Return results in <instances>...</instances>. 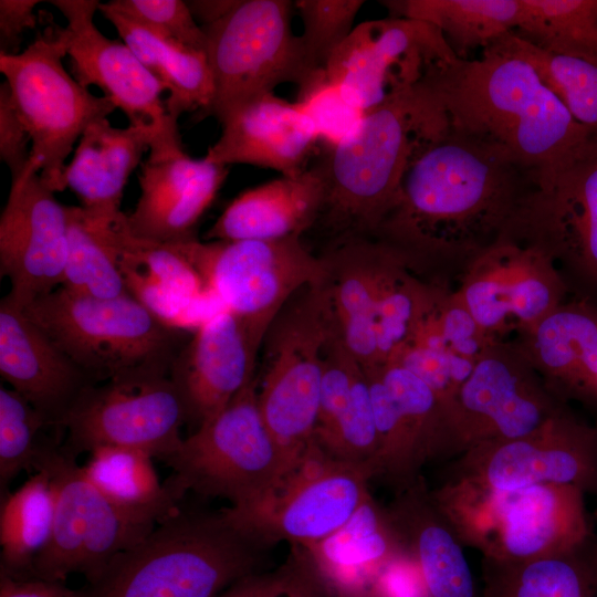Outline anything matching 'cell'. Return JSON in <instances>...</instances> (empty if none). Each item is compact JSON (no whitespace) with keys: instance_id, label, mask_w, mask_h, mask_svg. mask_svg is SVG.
I'll list each match as a JSON object with an SVG mask.
<instances>
[{"instance_id":"cell-1","label":"cell","mask_w":597,"mask_h":597,"mask_svg":"<svg viewBox=\"0 0 597 597\" xmlns=\"http://www.w3.org/2000/svg\"><path fill=\"white\" fill-rule=\"evenodd\" d=\"M533 185L503 150L451 127L412 160L371 238L401 252L412 270L463 272L503 238Z\"/></svg>"},{"instance_id":"cell-2","label":"cell","mask_w":597,"mask_h":597,"mask_svg":"<svg viewBox=\"0 0 597 597\" xmlns=\"http://www.w3.org/2000/svg\"><path fill=\"white\" fill-rule=\"evenodd\" d=\"M451 127L503 150L533 182L594 134L577 123L526 61L491 44L430 76Z\"/></svg>"},{"instance_id":"cell-3","label":"cell","mask_w":597,"mask_h":597,"mask_svg":"<svg viewBox=\"0 0 597 597\" xmlns=\"http://www.w3.org/2000/svg\"><path fill=\"white\" fill-rule=\"evenodd\" d=\"M450 129L430 76L365 112L355 130L315 161L325 195L312 229L324 231L328 245L371 238L394 207L412 160Z\"/></svg>"},{"instance_id":"cell-4","label":"cell","mask_w":597,"mask_h":597,"mask_svg":"<svg viewBox=\"0 0 597 597\" xmlns=\"http://www.w3.org/2000/svg\"><path fill=\"white\" fill-rule=\"evenodd\" d=\"M276 544L230 507L179 510L115 556L82 591L84 597H218L264 572Z\"/></svg>"},{"instance_id":"cell-5","label":"cell","mask_w":597,"mask_h":597,"mask_svg":"<svg viewBox=\"0 0 597 597\" xmlns=\"http://www.w3.org/2000/svg\"><path fill=\"white\" fill-rule=\"evenodd\" d=\"M431 494L464 546L498 561H525L586 546L585 493L573 485L536 484L500 491L444 479Z\"/></svg>"},{"instance_id":"cell-6","label":"cell","mask_w":597,"mask_h":597,"mask_svg":"<svg viewBox=\"0 0 597 597\" xmlns=\"http://www.w3.org/2000/svg\"><path fill=\"white\" fill-rule=\"evenodd\" d=\"M258 385L255 376L164 461L174 471L165 485L177 501L192 491L226 499L247 516L270 506L293 468L263 421Z\"/></svg>"},{"instance_id":"cell-7","label":"cell","mask_w":597,"mask_h":597,"mask_svg":"<svg viewBox=\"0 0 597 597\" xmlns=\"http://www.w3.org/2000/svg\"><path fill=\"white\" fill-rule=\"evenodd\" d=\"M25 314L94 384L138 371L170 373L187 342L132 295L96 298L59 287Z\"/></svg>"},{"instance_id":"cell-8","label":"cell","mask_w":597,"mask_h":597,"mask_svg":"<svg viewBox=\"0 0 597 597\" xmlns=\"http://www.w3.org/2000/svg\"><path fill=\"white\" fill-rule=\"evenodd\" d=\"M338 332L328 280L297 291L264 337L258 391L263 421L294 469L314 438L324 352Z\"/></svg>"},{"instance_id":"cell-9","label":"cell","mask_w":597,"mask_h":597,"mask_svg":"<svg viewBox=\"0 0 597 597\" xmlns=\"http://www.w3.org/2000/svg\"><path fill=\"white\" fill-rule=\"evenodd\" d=\"M65 50L50 21L18 54H0V71L30 137V160L52 191H63L66 158L86 127L116 106L93 95L63 66Z\"/></svg>"},{"instance_id":"cell-10","label":"cell","mask_w":597,"mask_h":597,"mask_svg":"<svg viewBox=\"0 0 597 597\" xmlns=\"http://www.w3.org/2000/svg\"><path fill=\"white\" fill-rule=\"evenodd\" d=\"M40 470L50 476L54 489V519L50 540L28 577L64 583L78 573L90 583L157 525L113 504L56 440L42 441L34 462V472Z\"/></svg>"},{"instance_id":"cell-11","label":"cell","mask_w":597,"mask_h":597,"mask_svg":"<svg viewBox=\"0 0 597 597\" xmlns=\"http://www.w3.org/2000/svg\"><path fill=\"white\" fill-rule=\"evenodd\" d=\"M293 9L287 0H239L226 17L202 28L214 83L202 117L219 119L283 83L301 88L318 72L310 70L301 38L293 33Z\"/></svg>"},{"instance_id":"cell-12","label":"cell","mask_w":597,"mask_h":597,"mask_svg":"<svg viewBox=\"0 0 597 597\" xmlns=\"http://www.w3.org/2000/svg\"><path fill=\"white\" fill-rule=\"evenodd\" d=\"M169 245L193 266L224 308L262 337L297 291L328 280L324 258L312 253L298 234L276 240L195 238Z\"/></svg>"},{"instance_id":"cell-13","label":"cell","mask_w":597,"mask_h":597,"mask_svg":"<svg viewBox=\"0 0 597 597\" xmlns=\"http://www.w3.org/2000/svg\"><path fill=\"white\" fill-rule=\"evenodd\" d=\"M188 422L169 374L138 371L87 387L61 425V448L77 457L104 446L134 448L165 461Z\"/></svg>"},{"instance_id":"cell-14","label":"cell","mask_w":597,"mask_h":597,"mask_svg":"<svg viewBox=\"0 0 597 597\" xmlns=\"http://www.w3.org/2000/svg\"><path fill=\"white\" fill-rule=\"evenodd\" d=\"M502 239L540 249L597 290V133L534 182Z\"/></svg>"},{"instance_id":"cell-15","label":"cell","mask_w":597,"mask_h":597,"mask_svg":"<svg viewBox=\"0 0 597 597\" xmlns=\"http://www.w3.org/2000/svg\"><path fill=\"white\" fill-rule=\"evenodd\" d=\"M457 59L432 24L388 17L356 25L331 55L324 72L367 112Z\"/></svg>"},{"instance_id":"cell-16","label":"cell","mask_w":597,"mask_h":597,"mask_svg":"<svg viewBox=\"0 0 597 597\" xmlns=\"http://www.w3.org/2000/svg\"><path fill=\"white\" fill-rule=\"evenodd\" d=\"M449 468L446 479L485 489L511 491L553 483L597 498V428L565 408L524 437L465 450Z\"/></svg>"},{"instance_id":"cell-17","label":"cell","mask_w":597,"mask_h":597,"mask_svg":"<svg viewBox=\"0 0 597 597\" xmlns=\"http://www.w3.org/2000/svg\"><path fill=\"white\" fill-rule=\"evenodd\" d=\"M565 408L519 344L496 339L476 359L454 397L451 415L458 455L483 442L524 437Z\"/></svg>"},{"instance_id":"cell-18","label":"cell","mask_w":597,"mask_h":597,"mask_svg":"<svg viewBox=\"0 0 597 597\" xmlns=\"http://www.w3.org/2000/svg\"><path fill=\"white\" fill-rule=\"evenodd\" d=\"M66 19L55 24V32L69 56L72 76L84 87L95 85L129 125L146 130L151 137L149 150L182 146L177 121L167 112L161 98L165 87L143 65L122 40L105 36L94 23L97 0L50 1Z\"/></svg>"},{"instance_id":"cell-19","label":"cell","mask_w":597,"mask_h":597,"mask_svg":"<svg viewBox=\"0 0 597 597\" xmlns=\"http://www.w3.org/2000/svg\"><path fill=\"white\" fill-rule=\"evenodd\" d=\"M69 219L32 161L11 181L0 217V275L10 281L6 295L24 308L61 287L67 255Z\"/></svg>"},{"instance_id":"cell-20","label":"cell","mask_w":597,"mask_h":597,"mask_svg":"<svg viewBox=\"0 0 597 597\" xmlns=\"http://www.w3.org/2000/svg\"><path fill=\"white\" fill-rule=\"evenodd\" d=\"M370 479L366 468L332 457L313 439L264 512L258 516L238 513L275 543L306 547L350 519L370 493Z\"/></svg>"},{"instance_id":"cell-21","label":"cell","mask_w":597,"mask_h":597,"mask_svg":"<svg viewBox=\"0 0 597 597\" xmlns=\"http://www.w3.org/2000/svg\"><path fill=\"white\" fill-rule=\"evenodd\" d=\"M264 337L227 308L206 318L180 349L170 379L196 429L217 416L255 378V360Z\"/></svg>"},{"instance_id":"cell-22","label":"cell","mask_w":597,"mask_h":597,"mask_svg":"<svg viewBox=\"0 0 597 597\" xmlns=\"http://www.w3.org/2000/svg\"><path fill=\"white\" fill-rule=\"evenodd\" d=\"M227 175V166L193 159L182 146L149 150L140 164V196L127 216L132 233L164 244L195 239L193 229Z\"/></svg>"},{"instance_id":"cell-23","label":"cell","mask_w":597,"mask_h":597,"mask_svg":"<svg viewBox=\"0 0 597 597\" xmlns=\"http://www.w3.org/2000/svg\"><path fill=\"white\" fill-rule=\"evenodd\" d=\"M0 374L57 431L82 392L95 385L7 296L0 302Z\"/></svg>"},{"instance_id":"cell-24","label":"cell","mask_w":597,"mask_h":597,"mask_svg":"<svg viewBox=\"0 0 597 597\" xmlns=\"http://www.w3.org/2000/svg\"><path fill=\"white\" fill-rule=\"evenodd\" d=\"M218 121L220 137L205 159L222 166L247 164L294 177L307 168L308 155L320 143L312 121L298 105L273 93L232 107Z\"/></svg>"},{"instance_id":"cell-25","label":"cell","mask_w":597,"mask_h":597,"mask_svg":"<svg viewBox=\"0 0 597 597\" xmlns=\"http://www.w3.org/2000/svg\"><path fill=\"white\" fill-rule=\"evenodd\" d=\"M339 336L364 367L377 366L376 313L381 293L407 258L374 238H353L328 245L322 254ZM411 268V266H410Z\"/></svg>"},{"instance_id":"cell-26","label":"cell","mask_w":597,"mask_h":597,"mask_svg":"<svg viewBox=\"0 0 597 597\" xmlns=\"http://www.w3.org/2000/svg\"><path fill=\"white\" fill-rule=\"evenodd\" d=\"M386 509L427 597H479L464 545L422 475L396 492Z\"/></svg>"},{"instance_id":"cell-27","label":"cell","mask_w":597,"mask_h":597,"mask_svg":"<svg viewBox=\"0 0 597 597\" xmlns=\"http://www.w3.org/2000/svg\"><path fill=\"white\" fill-rule=\"evenodd\" d=\"M332 457L373 471L378 437L364 367L339 334L327 343L313 438Z\"/></svg>"},{"instance_id":"cell-28","label":"cell","mask_w":597,"mask_h":597,"mask_svg":"<svg viewBox=\"0 0 597 597\" xmlns=\"http://www.w3.org/2000/svg\"><path fill=\"white\" fill-rule=\"evenodd\" d=\"M305 548L337 597H370L385 570L407 557L387 509L371 493L343 526Z\"/></svg>"},{"instance_id":"cell-29","label":"cell","mask_w":597,"mask_h":597,"mask_svg":"<svg viewBox=\"0 0 597 597\" xmlns=\"http://www.w3.org/2000/svg\"><path fill=\"white\" fill-rule=\"evenodd\" d=\"M325 195L318 166L281 176L235 197L206 232V241L276 240L303 235L316 223Z\"/></svg>"},{"instance_id":"cell-30","label":"cell","mask_w":597,"mask_h":597,"mask_svg":"<svg viewBox=\"0 0 597 597\" xmlns=\"http://www.w3.org/2000/svg\"><path fill=\"white\" fill-rule=\"evenodd\" d=\"M557 398H597V311L562 303L516 342Z\"/></svg>"},{"instance_id":"cell-31","label":"cell","mask_w":597,"mask_h":597,"mask_svg":"<svg viewBox=\"0 0 597 597\" xmlns=\"http://www.w3.org/2000/svg\"><path fill=\"white\" fill-rule=\"evenodd\" d=\"M150 145V135L139 127H114L107 118L94 121L66 165L64 188H70L88 211L119 212L125 185Z\"/></svg>"},{"instance_id":"cell-32","label":"cell","mask_w":597,"mask_h":597,"mask_svg":"<svg viewBox=\"0 0 597 597\" xmlns=\"http://www.w3.org/2000/svg\"><path fill=\"white\" fill-rule=\"evenodd\" d=\"M98 11L169 93L165 104L174 119L178 121L184 112L202 113L209 108L214 83L205 51L167 39L116 12L106 3H100Z\"/></svg>"},{"instance_id":"cell-33","label":"cell","mask_w":597,"mask_h":597,"mask_svg":"<svg viewBox=\"0 0 597 597\" xmlns=\"http://www.w3.org/2000/svg\"><path fill=\"white\" fill-rule=\"evenodd\" d=\"M390 18L427 22L443 35L459 60L485 49L517 28L521 0H389Z\"/></svg>"},{"instance_id":"cell-34","label":"cell","mask_w":597,"mask_h":597,"mask_svg":"<svg viewBox=\"0 0 597 597\" xmlns=\"http://www.w3.org/2000/svg\"><path fill=\"white\" fill-rule=\"evenodd\" d=\"M396 404L410 470L458 455L450 408L419 377L396 363L376 366Z\"/></svg>"},{"instance_id":"cell-35","label":"cell","mask_w":597,"mask_h":597,"mask_svg":"<svg viewBox=\"0 0 597 597\" xmlns=\"http://www.w3.org/2000/svg\"><path fill=\"white\" fill-rule=\"evenodd\" d=\"M67 255L61 287L96 298L130 295L119 268L116 224L122 211L95 213L66 206Z\"/></svg>"},{"instance_id":"cell-36","label":"cell","mask_w":597,"mask_h":597,"mask_svg":"<svg viewBox=\"0 0 597 597\" xmlns=\"http://www.w3.org/2000/svg\"><path fill=\"white\" fill-rule=\"evenodd\" d=\"M153 459L138 449L104 446L91 451L81 468L85 478L117 507L158 524L179 507L169 489L160 483Z\"/></svg>"},{"instance_id":"cell-37","label":"cell","mask_w":597,"mask_h":597,"mask_svg":"<svg viewBox=\"0 0 597 597\" xmlns=\"http://www.w3.org/2000/svg\"><path fill=\"white\" fill-rule=\"evenodd\" d=\"M585 547L525 561L482 557V597H597Z\"/></svg>"},{"instance_id":"cell-38","label":"cell","mask_w":597,"mask_h":597,"mask_svg":"<svg viewBox=\"0 0 597 597\" xmlns=\"http://www.w3.org/2000/svg\"><path fill=\"white\" fill-rule=\"evenodd\" d=\"M54 519V489L44 471H35L12 493L1 494L0 573L28 577L48 544Z\"/></svg>"},{"instance_id":"cell-39","label":"cell","mask_w":597,"mask_h":597,"mask_svg":"<svg viewBox=\"0 0 597 597\" xmlns=\"http://www.w3.org/2000/svg\"><path fill=\"white\" fill-rule=\"evenodd\" d=\"M515 34L542 50L597 61V0H521Z\"/></svg>"},{"instance_id":"cell-40","label":"cell","mask_w":597,"mask_h":597,"mask_svg":"<svg viewBox=\"0 0 597 597\" xmlns=\"http://www.w3.org/2000/svg\"><path fill=\"white\" fill-rule=\"evenodd\" d=\"M492 44L531 64L573 118L597 133V61L542 50L514 32Z\"/></svg>"},{"instance_id":"cell-41","label":"cell","mask_w":597,"mask_h":597,"mask_svg":"<svg viewBox=\"0 0 597 597\" xmlns=\"http://www.w3.org/2000/svg\"><path fill=\"white\" fill-rule=\"evenodd\" d=\"M506 241L511 317L521 334L564 303L567 286L554 261L543 251Z\"/></svg>"},{"instance_id":"cell-42","label":"cell","mask_w":597,"mask_h":597,"mask_svg":"<svg viewBox=\"0 0 597 597\" xmlns=\"http://www.w3.org/2000/svg\"><path fill=\"white\" fill-rule=\"evenodd\" d=\"M402 266L385 286L376 313L378 364L390 360L416 335L446 290L415 276Z\"/></svg>"},{"instance_id":"cell-43","label":"cell","mask_w":597,"mask_h":597,"mask_svg":"<svg viewBox=\"0 0 597 597\" xmlns=\"http://www.w3.org/2000/svg\"><path fill=\"white\" fill-rule=\"evenodd\" d=\"M48 428L42 416L18 392L0 387V490L22 471H34L42 443L40 432Z\"/></svg>"},{"instance_id":"cell-44","label":"cell","mask_w":597,"mask_h":597,"mask_svg":"<svg viewBox=\"0 0 597 597\" xmlns=\"http://www.w3.org/2000/svg\"><path fill=\"white\" fill-rule=\"evenodd\" d=\"M387 363L399 364L415 374L451 410L459 388L471 375L476 360L451 352L440 335L423 333L413 337Z\"/></svg>"},{"instance_id":"cell-45","label":"cell","mask_w":597,"mask_h":597,"mask_svg":"<svg viewBox=\"0 0 597 597\" xmlns=\"http://www.w3.org/2000/svg\"><path fill=\"white\" fill-rule=\"evenodd\" d=\"M362 0L294 1L302 23L300 35L312 72L324 70L331 55L350 34Z\"/></svg>"},{"instance_id":"cell-46","label":"cell","mask_w":597,"mask_h":597,"mask_svg":"<svg viewBox=\"0 0 597 597\" xmlns=\"http://www.w3.org/2000/svg\"><path fill=\"white\" fill-rule=\"evenodd\" d=\"M295 103L312 121L324 149L346 139L365 114L338 85L326 78L324 70L298 88Z\"/></svg>"},{"instance_id":"cell-47","label":"cell","mask_w":597,"mask_h":597,"mask_svg":"<svg viewBox=\"0 0 597 597\" xmlns=\"http://www.w3.org/2000/svg\"><path fill=\"white\" fill-rule=\"evenodd\" d=\"M116 12L189 48L206 52V34L181 0H111Z\"/></svg>"},{"instance_id":"cell-48","label":"cell","mask_w":597,"mask_h":597,"mask_svg":"<svg viewBox=\"0 0 597 597\" xmlns=\"http://www.w3.org/2000/svg\"><path fill=\"white\" fill-rule=\"evenodd\" d=\"M434 314L449 349L460 356L476 360L496 341L482 331L455 291L442 292Z\"/></svg>"},{"instance_id":"cell-49","label":"cell","mask_w":597,"mask_h":597,"mask_svg":"<svg viewBox=\"0 0 597 597\" xmlns=\"http://www.w3.org/2000/svg\"><path fill=\"white\" fill-rule=\"evenodd\" d=\"M31 137L17 113L6 82L0 85V158L11 174V181L20 178L30 161L28 149Z\"/></svg>"},{"instance_id":"cell-50","label":"cell","mask_w":597,"mask_h":597,"mask_svg":"<svg viewBox=\"0 0 597 597\" xmlns=\"http://www.w3.org/2000/svg\"><path fill=\"white\" fill-rule=\"evenodd\" d=\"M285 564L286 585L281 597H337L320 575L304 546L291 545Z\"/></svg>"},{"instance_id":"cell-51","label":"cell","mask_w":597,"mask_h":597,"mask_svg":"<svg viewBox=\"0 0 597 597\" xmlns=\"http://www.w3.org/2000/svg\"><path fill=\"white\" fill-rule=\"evenodd\" d=\"M36 4L38 0L0 1V54L20 53L23 33L38 23Z\"/></svg>"},{"instance_id":"cell-52","label":"cell","mask_w":597,"mask_h":597,"mask_svg":"<svg viewBox=\"0 0 597 597\" xmlns=\"http://www.w3.org/2000/svg\"><path fill=\"white\" fill-rule=\"evenodd\" d=\"M0 597H84L63 583L36 577H15L0 573Z\"/></svg>"},{"instance_id":"cell-53","label":"cell","mask_w":597,"mask_h":597,"mask_svg":"<svg viewBox=\"0 0 597 597\" xmlns=\"http://www.w3.org/2000/svg\"><path fill=\"white\" fill-rule=\"evenodd\" d=\"M287 567L284 563L272 572L249 575L228 587L218 597H281L286 585Z\"/></svg>"},{"instance_id":"cell-54","label":"cell","mask_w":597,"mask_h":597,"mask_svg":"<svg viewBox=\"0 0 597 597\" xmlns=\"http://www.w3.org/2000/svg\"><path fill=\"white\" fill-rule=\"evenodd\" d=\"M238 2L239 0H195L187 3L196 21L205 28L226 17Z\"/></svg>"},{"instance_id":"cell-55","label":"cell","mask_w":597,"mask_h":597,"mask_svg":"<svg viewBox=\"0 0 597 597\" xmlns=\"http://www.w3.org/2000/svg\"><path fill=\"white\" fill-rule=\"evenodd\" d=\"M589 554L590 564L593 567L596 585H597V547Z\"/></svg>"}]
</instances>
